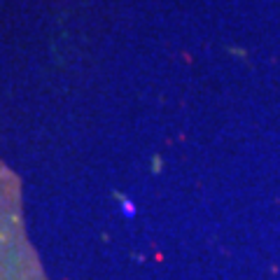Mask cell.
<instances>
[{"instance_id": "obj_1", "label": "cell", "mask_w": 280, "mask_h": 280, "mask_svg": "<svg viewBox=\"0 0 280 280\" xmlns=\"http://www.w3.org/2000/svg\"><path fill=\"white\" fill-rule=\"evenodd\" d=\"M0 280H49L28 238L21 182L0 161Z\"/></svg>"}]
</instances>
